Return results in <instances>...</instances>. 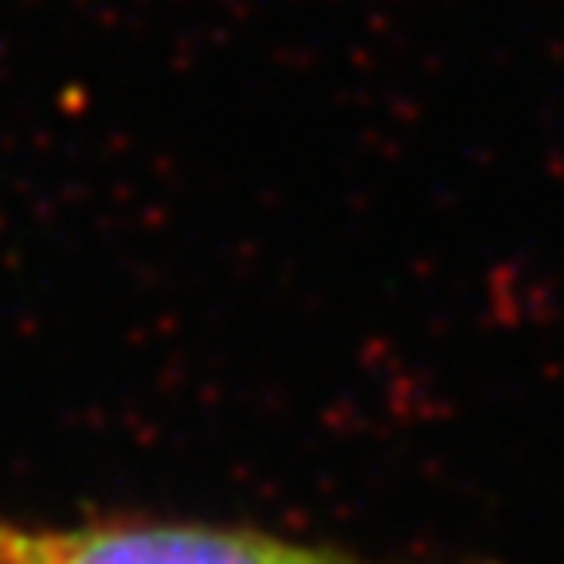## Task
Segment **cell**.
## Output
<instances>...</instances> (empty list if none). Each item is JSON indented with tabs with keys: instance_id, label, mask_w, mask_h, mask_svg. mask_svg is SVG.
<instances>
[{
	"instance_id": "cell-1",
	"label": "cell",
	"mask_w": 564,
	"mask_h": 564,
	"mask_svg": "<svg viewBox=\"0 0 564 564\" xmlns=\"http://www.w3.org/2000/svg\"><path fill=\"white\" fill-rule=\"evenodd\" d=\"M0 564H490L369 556L259 525L153 513L87 521H20L0 513Z\"/></svg>"
}]
</instances>
